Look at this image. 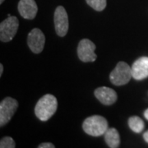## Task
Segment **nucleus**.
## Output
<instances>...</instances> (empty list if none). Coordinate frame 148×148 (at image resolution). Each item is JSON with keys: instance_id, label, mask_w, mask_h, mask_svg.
<instances>
[{"instance_id": "obj_13", "label": "nucleus", "mask_w": 148, "mask_h": 148, "mask_svg": "<svg viewBox=\"0 0 148 148\" xmlns=\"http://www.w3.org/2000/svg\"><path fill=\"white\" fill-rule=\"evenodd\" d=\"M127 123L132 132H137V133L143 132V130L144 129V126H145L143 119L138 116L130 117L128 119Z\"/></svg>"}, {"instance_id": "obj_11", "label": "nucleus", "mask_w": 148, "mask_h": 148, "mask_svg": "<svg viewBox=\"0 0 148 148\" xmlns=\"http://www.w3.org/2000/svg\"><path fill=\"white\" fill-rule=\"evenodd\" d=\"M132 78L138 81L148 77V57H141L132 65Z\"/></svg>"}, {"instance_id": "obj_6", "label": "nucleus", "mask_w": 148, "mask_h": 148, "mask_svg": "<svg viewBox=\"0 0 148 148\" xmlns=\"http://www.w3.org/2000/svg\"><path fill=\"white\" fill-rule=\"evenodd\" d=\"M95 45L88 39L82 40L77 46V55L81 61L88 63L94 62L97 58L95 53Z\"/></svg>"}, {"instance_id": "obj_7", "label": "nucleus", "mask_w": 148, "mask_h": 148, "mask_svg": "<svg viewBox=\"0 0 148 148\" xmlns=\"http://www.w3.org/2000/svg\"><path fill=\"white\" fill-rule=\"evenodd\" d=\"M54 27L58 36L64 37L69 31V16L63 6H58L54 12Z\"/></svg>"}, {"instance_id": "obj_9", "label": "nucleus", "mask_w": 148, "mask_h": 148, "mask_svg": "<svg viewBox=\"0 0 148 148\" xmlns=\"http://www.w3.org/2000/svg\"><path fill=\"white\" fill-rule=\"evenodd\" d=\"M17 9L23 18L32 20L36 16L38 7L35 0H20L18 3Z\"/></svg>"}, {"instance_id": "obj_15", "label": "nucleus", "mask_w": 148, "mask_h": 148, "mask_svg": "<svg viewBox=\"0 0 148 148\" xmlns=\"http://www.w3.org/2000/svg\"><path fill=\"white\" fill-rule=\"evenodd\" d=\"M1 148H14L16 147V143L11 137H4L0 141Z\"/></svg>"}, {"instance_id": "obj_19", "label": "nucleus", "mask_w": 148, "mask_h": 148, "mask_svg": "<svg viewBox=\"0 0 148 148\" xmlns=\"http://www.w3.org/2000/svg\"><path fill=\"white\" fill-rule=\"evenodd\" d=\"M144 117L148 120V109L147 110H146L145 112H144Z\"/></svg>"}, {"instance_id": "obj_8", "label": "nucleus", "mask_w": 148, "mask_h": 148, "mask_svg": "<svg viewBox=\"0 0 148 148\" xmlns=\"http://www.w3.org/2000/svg\"><path fill=\"white\" fill-rule=\"evenodd\" d=\"M45 36L40 29L34 28L28 34L27 37V44L33 53H41L45 47Z\"/></svg>"}, {"instance_id": "obj_5", "label": "nucleus", "mask_w": 148, "mask_h": 148, "mask_svg": "<svg viewBox=\"0 0 148 148\" xmlns=\"http://www.w3.org/2000/svg\"><path fill=\"white\" fill-rule=\"evenodd\" d=\"M18 107V102L12 98L6 97L0 103V126L6 125L14 115Z\"/></svg>"}, {"instance_id": "obj_18", "label": "nucleus", "mask_w": 148, "mask_h": 148, "mask_svg": "<svg viewBox=\"0 0 148 148\" xmlns=\"http://www.w3.org/2000/svg\"><path fill=\"white\" fill-rule=\"evenodd\" d=\"M3 72V65L1 64H0V76H2Z\"/></svg>"}, {"instance_id": "obj_12", "label": "nucleus", "mask_w": 148, "mask_h": 148, "mask_svg": "<svg viewBox=\"0 0 148 148\" xmlns=\"http://www.w3.org/2000/svg\"><path fill=\"white\" fill-rule=\"evenodd\" d=\"M105 135V141L110 148H117L120 145V137L118 130L114 127L108 128Z\"/></svg>"}, {"instance_id": "obj_10", "label": "nucleus", "mask_w": 148, "mask_h": 148, "mask_svg": "<svg viewBox=\"0 0 148 148\" xmlns=\"http://www.w3.org/2000/svg\"><path fill=\"white\" fill-rule=\"evenodd\" d=\"M94 94L98 101L105 106H111L114 104L118 99L115 90L107 86H102L95 89Z\"/></svg>"}, {"instance_id": "obj_4", "label": "nucleus", "mask_w": 148, "mask_h": 148, "mask_svg": "<svg viewBox=\"0 0 148 148\" xmlns=\"http://www.w3.org/2000/svg\"><path fill=\"white\" fill-rule=\"evenodd\" d=\"M19 27V21L16 16L8 15V18L0 24V40L3 42L11 41L16 36Z\"/></svg>"}, {"instance_id": "obj_1", "label": "nucleus", "mask_w": 148, "mask_h": 148, "mask_svg": "<svg viewBox=\"0 0 148 148\" xmlns=\"http://www.w3.org/2000/svg\"><path fill=\"white\" fill-rule=\"evenodd\" d=\"M58 109V101L54 95L46 94L42 96L35 107V114L41 121H47Z\"/></svg>"}, {"instance_id": "obj_3", "label": "nucleus", "mask_w": 148, "mask_h": 148, "mask_svg": "<svg viewBox=\"0 0 148 148\" xmlns=\"http://www.w3.org/2000/svg\"><path fill=\"white\" fill-rule=\"evenodd\" d=\"M132 77V68L125 62H119L110 74V82L115 86H123L130 82Z\"/></svg>"}, {"instance_id": "obj_17", "label": "nucleus", "mask_w": 148, "mask_h": 148, "mask_svg": "<svg viewBox=\"0 0 148 148\" xmlns=\"http://www.w3.org/2000/svg\"><path fill=\"white\" fill-rule=\"evenodd\" d=\"M143 138H144V140L148 143V130L147 132H144V134H143Z\"/></svg>"}, {"instance_id": "obj_20", "label": "nucleus", "mask_w": 148, "mask_h": 148, "mask_svg": "<svg viewBox=\"0 0 148 148\" xmlns=\"http://www.w3.org/2000/svg\"><path fill=\"white\" fill-rule=\"evenodd\" d=\"M3 1H4V0H0V3H1V4H2V3H3Z\"/></svg>"}, {"instance_id": "obj_16", "label": "nucleus", "mask_w": 148, "mask_h": 148, "mask_svg": "<svg viewBox=\"0 0 148 148\" xmlns=\"http://www.w3.org/2000/svg\"><path fill=\"white\" fill-rule=\"evenodd\" d=\"M38 147L39 148H54L55 147V146L53 145V143H41L40 145H39V146H38Z\"/></svg>"}, {"instance_id": "obj_14", "label": "nucleus", "mask_w": 148, "mask_h": 148, "mask_svg": "<svg viewBox=\"0 0 148 148\" xmlns=\"http://www.w3.org/2000/svg\"><path fill=\"white\" fill-rule=\"evenodd\" d=\"M86 3L97 12H101L106 8V0H86Z\"/></svg>"}, {"instance_id": "obj_2", "label": "nucleus", "mask_w": 148, "mask_h": 148, "mask_svg": "<svg viewBox=\"0 0 148 148\" xmlns=\"http://www.w3.org/2000/svg\"><path fill=\"white\" fill-rule=\"evenodd\" d=\"M82 128L86 133L92 137L104 135L109 128L108 121L101 115H93L86 118L82 123Z\"/></svg>"}]
</instances>
